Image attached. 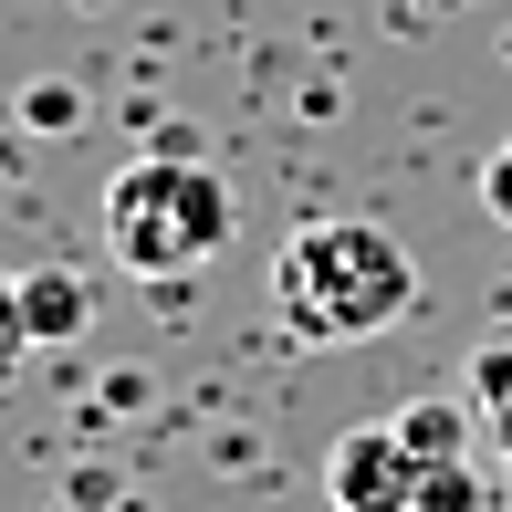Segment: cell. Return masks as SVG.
Returning a JSON list of instances; mask_svg holds the SVG:
<instances>
[{"label":"cell","mask_w":512,"mask_h":512,"mask_svg":"<svg viewBox=\"0 0 512 512\" xmlns=\"http://www.w3.org/2000/svg\"><path fill=\"white\" fill-rule=\"evenodd\" d=\"M230 178L209 157H126L105 178V251L136 272V283H189L230 251Z\"/></svg>","instance_id":"cell-2"},{"label":"cell","mask_w":512,"mask_h":512,"mask_svg":"<svg viewBox=\"0 0 512 512\" xmlns=\"http://www.w3.org/2000/svg\"><path fill=\"white\" fill-rule=\"evenodd\" d=\"M460 398H471L481 439H492V450L512 460V335H492V345L471 356V387H460Z\"/></svg>","instance_id":"cell-5"},{"label":"cell","mask_w":512,"mask_h":512,"mask_svg":"<svg viewBox=\"0 0 512 512\" xmlns=\"http://www.w3.org/2000/svg\"><path fill=\"white\" fill-rule=\"evenodd\" d=\"M21 356H32V314H21V283L0 272V377H11Z\"/></svg>","instance_id":"cell-8"},{"label":"cell","mask_w":512,"mask_h":512,"mask_svg":"<svg viewBox=\"0 0 512 512\" xmlns=\"http://www.w3.org/2000/svg\"><path fill=\"white\" fill-rule=\"evenodd\" d=\"M418 304V251L387 220H304L272 262V314L293 345H366Z\"/></svg>","instance_id":"cell-1"},{"label":"cell","mask_w":512,"mask_h":512,"mask_svg":"<svg viewBox=\"0 0 512 512\" xmlns=\"http://www.w3.org/2000/svg\"><path fill=\"white\" fill-rule=\"evenodd\" d=\"M398 439L418 450V471H439V460H471L481 418H471V398H418V408H398Z\"/></svg>","instance_id":"cell-4"},{"label":"cell","mask_w":512,"mask_h":512,"mask_svg":"<svg viewBox=\"0 0 512 512\" xmlns=\"http://www.w3.org/2000/svg\"><path fill=\"white\" fill-rule=\"evenodd\" d=\"M481 209H492V220L512 230V136H502L492 157H481Z\"/></svg>","instance_id":"cell-9"},{"label":"cell","mask_w":512,"mask_h":512,"mask_svg":"<svg viewBox=\"0 0 512 512\" xmlns=\"http://www.w3.org/2000/svg\"><path fill=\"white\" fill-rule=\"evenodd\" d=\"M418 512H492V481H481V460H439V471L418 481Z\"/></svg>","instance_id":"cell-7"},{"label":"cell","mask_w":512,"mask_h":512,"mask_svg":"<svg viewBox=\"0 0 512 512\" xmlns=\"http://www.w3.org/2000/svg\"><path fill=\"white\" fill-rule=\"evenodd\" d=\"M418 450L398 439V418H366V429H345L335 450H324V492L335 512H418Z\"/></svg>","instance_id":"cell-3"},{"label":"cell","mask_w":512,"mask_h":512,"mask_svg":"<svg viewBox=\"0 0 512 512\" xmlns=\"http://www.w3.org/2000/svg\"><path fill=\"white\" fill-rule=\"evenodd\" d=\"M21 314H32V345H74L95 304H84L74 272H21Z\"/></svg>","instance_id":"cell-6"}]
</instances>
